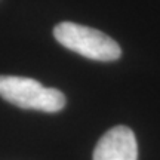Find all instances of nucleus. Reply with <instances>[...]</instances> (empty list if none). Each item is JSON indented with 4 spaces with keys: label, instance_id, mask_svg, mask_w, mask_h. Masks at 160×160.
Wrapping results in <instances>:
<instances>
[{
    "label": "nucleus",
    "instance_id": "nucleus-1",
    "mask_svg": "<svg viewBox=\"0 0 160 160\" xmlns=\"http://www.w3.org/2000/svg\"><path fill=\"white\" fill-rule=\"evenodd\" d=\"M0 97L19 108L57 113L65 107V97L55 88L19 76H0Z\"/></svg>",
    "mask_w": 160,
    "mask_h": 160
},
{
    "label": "nucleus",
    "instance_id": "nucleus-2",
    "mask_svg": "<svg viewBox=\"0 0 160 160\" xmlns=\"http://www.w3.org/2000/svg\"><path fill=\"white\" fill-rule=\"evenodd\" d=\"M55 39L70 51L95 61H116L122 55L114 40L95 28L76 22H61L53 28Z\"/></svg>",
    "mask_w": 160,
    "mask_h": 160
},
{
    "label": "nucleus",
    "instance_id": "nucleus-3",
    "mask_svg": "<svg viewBox=\"0 0 160 160\" xmlns=\"http://www.w3.org/2000/svg\"><path fill=\"white\" fill-rule=\"evenodd\" d=\"M138 144L128 126L119 125L105 132L93 150V160H137Z\"/></svg>",
    "mask_w": 160,
    "mask_h": 160
}]
</instances>
